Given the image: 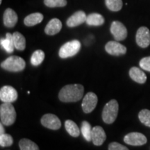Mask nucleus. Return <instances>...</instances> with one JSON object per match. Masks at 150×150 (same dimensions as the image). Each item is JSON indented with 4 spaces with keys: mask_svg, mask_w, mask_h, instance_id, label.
Returning a JSON list of instances; mask_svg holds the SVG:
<instances>
[{
    "mask_svg": "<svg viewBox=\"0 0 150 150\" xmlns=\"http://www.w3.org/2000/svg\"><path fill=\"white\" fill-rule=\"evenodd\" d=\"M110 30L114 38L117 41L124 40L127 36V28L119 21L112 22Z\"/></svg>",
    "mask_w": 150,
    "mask_h": 150,
    "instance_id": "obj_6",
    "label": "nucleus"
},
{
    "mask_svg": "<svg viewBox=\"0 0 150 150\" xmlns=\"http://www.w3.org/2000/svg\"><path fill=\"white\" fill-rule=\"evenodd\" d=\"M81 131L83 135V138L87 140V141H91L92 140V129L91 124L87 121H83L81 124Z\"/></svg>",
    "mask_w": 150,
    "mask_h": 150,
    "instance_id": "obj_24",
    "label": "nucleus"
},
{
    "mask_svg": "<svg viewBox=\"0 0 150 150\" xmlns=\"http://www.w3.org/2000/svg\"><path fill=\"white\" fill-rule=\"evenodd\" d=\"M119 105L115 99H112L104 106L102 111V120L106 124H112L117 118Z\"/></svg>",
    "mask_w": 150,
    "mask_h": 150,
    "instance_id": "obj_3",
    "label": "nucleus"
},
{
    "mask_svg": "<svg viewBox=\"0 0 150 150\" xmlns=\"http://www.w3.org/2000/svg\"><path fill=\"white\" fill-rule=\"evenodd\" d=\"M18 20V15L11 8H7L4 14V24L6 27L12 28L16 26Z\"/></svg>",
    "mask_w": 150,
    "mask_h": 150,
    "instance_id": "obj_15",
    "label": "nucleus"
},
{
    "mask_svg": "<svg viewBox=\"0 0 150 150\" xmlns=\"http://www.w3.org/2000/svg\"><path fill=\"white\" fill-rule=\"evenodd\" d=\"M1 2H2V0H0V4H1Z\"/></svg>",
    "mask_w": 150,
    "mask_h": 150,
    "instance_id": "obj_33",
    "label": "nucleus"
},
{
    "mask_svg": "<svg viewBox=\"0 0 150 150\" xmlns=\"http://www.w3.org/2000/svg\"><path fill=\"white\" fill-rule=\"evenodd\" d=\"M129 76L131 79L140 84L145 83L147 81V76L145 72L137 67H131L129 70Z\"/></svg>",
    "mask_w": 150,
    "mask_h": 150,
    "instance_id": "obj_17",
    "label": "nucleus"
},
{
    "mask_svg": "<svg viewBox=\"0 0 150 150\" xmlns=\"http://www.w3.org/2000/svg\"><path fill=\"white\" fill-rule=\"evenodd\" d=\"M18 92L11 86H4L0 90V99L1 102L12 103L17 100Z\"/></svg>",
    "mask_w": 150,
    "mask_h": 150,
    "instance_id": "obj_7",
    "label": "nucleus"
},
{
    "mask_svg": "<svg viewBox=\"0 0 150 150\" xmlns=\"http://www.w3.org/2000/svg\"><path fill=\"white\" fill-rule=\"evenodd\" d=\"M98 98L97 96L94 93L89 92L84 96L82 102V109L86 113H90L96 107Z\"/></svg>",
    "mask_w": 150,
    "mask_h": 150,
    "instance_id": "obj_9",
    "label": "nucleus"
},
{
    "mask_svg": "<svg viewBox=\"0 0 150 150\" xmlns=\"http://www.w3.org/2000/svg\"><path fill=\"white\" fill-rule=\"evenodd\" d=\"M105 3L109 10L115 12L120 11L123 5L122 0H105Z\"/></svg>",
    "mask_w": 150,
    "mask_h": 150,
    "instance_id": "obj_26",
    "label": "nucleus"
},
{
    "mask_svg": "<svg viewBox=\"0 0 150 150\" xmlns=\"http://www.w3.org/2000/svg\"><path fill=\"white\" fill-rule=\"evenodd\" d=\"M86 18H87V16L85 13L83 11H79L67 19V25L69 27H77L86 22Z\"/></svg>",
    "mask_w": 150,
    "mask_h": 150,
    "instance_id": "obj_13",
    "label": "nucleus"
},
{
    "mask_svg": "<svg viewBox=\"0 0 150 150\" xmlns=\"http://www.w3.org/2000/svg\"><path fill=\"white\" fill-rule=\"evenodd\" d=\"M43 15L40 13H34L30 14L24 18V23L27 27H33L38 24H40L43 20Z\"/></svg>",
    "mask_w": 150,
    "mask_h": 150,
    "instance_id": "obj_18",
    "label": "nucleus"
},
{
    "mask_svg": "<svg viewBox=\"0 0 150 150\" xmlns=\"http://www.w3.org/2000/svg\"><path fill=\"white\" fill-rule=\"evenodd\" d=\"M108 150H129V149L118 142H113L108 145Z\"/></svg>",
    "mask_w": 150,
    "mask_h": 150,
    "instance_id": "obj_31",
    "label": "nucleus"
},
{
    "mask_svg": "<svg viewBox=\"0 0 150 150\" xmlns=\"http://www.w3.org/2000/svg\"><path fill=\"white\" fill-rule=\"evenodd\" d=\"M1 45L8 53H12L15 48L13 34L7 33L5 38L1 39Z\"/></svg>",
    "mask_w": 150,
    "mask_h": 150,
    "instance_id": "obj_19",
    "label": "nucleus"
},
{
    "mask_svg": "<svg viewBox=\"0 0 150 150\" xmlns=\"http://www.w3.org/2000/svg\"><path fill=\"white\" fill-rule=\"evenodd\" d=\"M125 143L132 146H141L147 143V139L145 135L138 132L129 133L124 138Z\"/></svg>",
    "mask_w": 150,
    "mask_h": 150,
    "instance_id": "obj_8",
    "label": "nucleus"
},
{
    "mask_svg": "<svg viewBox=\"0 0 150 150\" xmlns=\"http://www.w3.org/2000/svg\"><path fill=\"white\" fill-rule=\"evenodd\" d=\"M44 4L47 7H64L67 4V0H44Z\"/></svg>",
    "mask_w": 150,
    "mask_h": 150,
    "instance_id": "obj_29",
    "label": "nucleus"
},
{
    "mask_svg": "<svg viewBox=\"0 0 150 150\" xmlns=\"http://www.w3.org/2000/svg\"><path fill=\"white\" fill-rule=\"evenodd\" d=\"M3 124L1 122V125H0V135L1 134H5V130H4V128L3 127Z\"/></svg>",
    "mask_w": 150,
    "mask_h": 150,
    "instance_id": "obj_32",
    "label": "nucleus"
},
{
    "mask_svg": "<svg viewBox=\"0 0 150 150\" xmlns=\"http://www.w3.org/2000/svg\"><path fill=\"white\" fill-rule=\"evenodd\" d=\"M86 22L90 26H101L104 23V18L99 13H92L87 16Z\"/></svg>",
    "mask_w": 150,
    "mask_h": 150,
    "instance_id": "obj_20",
    "label": "nucleus"
},
{
    "mask_svg": "<svg viewBox=\"0 0 150 150\" xmlns=\"http://www.w3.org/2000/svg\"><path fill=\"white\" fill-rule=\"evenodd\" d=\"M40 122L45 127L52 130H58L61 127V122L59 118L52 113H47L43 115Z\"/></svg>",
    "mask_w": 150,
    "mask_h": 150,
    "instance_id": "obj_10",
    "label": "nucleus"
},
{
    "mask_svg": "<svg viewBox=\"0 0 150 150\" xmlns=\"http://www.w3.org/2000/svg\"><path fill=\"white\" fill-rule=\"evenodd\" d=\"M138 118L140 121L145 126L150 127V110L143 109L140 110L138 114Z\"/></svg>",
    "mask_w": 150,
    "mask_h": 150,
    "instance_id": "obj_27",
    "label": "nucleus"
},
{
    "mask_svg": "<svg viewBox=\"0 0 150 150\" xmlns=\"http://www.w3.org/2000/svg\"><path fill=\"white\" fill-rule=\"evenodd\" d=\"M140 66L143 70L150 72V56L145 57L140 60Z\"/></svg>",
    "mask_w": 150,
    "mask_h": 150,
    "instance_id": "obj_30",
    "label": "nucleus"
},
{
    "mask_svg": "<svg viewBox=\"0 0 150 150\" xmlns=\"http://www.w3.org/2000/svg\"><path fill=\"white\" fill-rule=\"evenodd\" d=\"M106 139V133L102 127L96 126L93 128L92 131V141L96 146H100Z\"/></svg>",
    "mask_w": 150,
    "mask_h": 150,
    "instance_id": "obj_14",
    "label": "nucleus"
},
{
    "mask_svg": "<svg viewBox=\"0 0 150 150\" xmlns=\"http://www.w3.org/2000/svg\"><path fill=\"white\" fill-rule=\"evenodd\" d=\"M13 143V137L10 134H3L0 135V145L1 147H10Z\"/></svg>",
    "mask_w": 150,
    "mask_h": 150,
    "instance_id": "obj_28",
    "label": "nucleus"
},
{
    "mask_svg": "<svg viewBox=\"0 0 150 150\" xmlns=\"http://www.w3.org/2000/svg\"><path fill=\"white\" fill-rule=\"evenodd\" d=\"M84 88L81 84H68L60 91L59 98L63 102H76L82 98Z\"/></svg>",
    "mask_w": 150,
    "mask_h": 150,
    "instance_id": "obj_1",
    "label": "nucleus"
},
{
    "mask_svg": "<svg viewBox=\"0 0 150 150\" xmlns=\"http://www.w3.org/2000/svg\"><path fill=\"white\" fill-rule=\"evenodd\" d=\"M62 22L57 18H54L49 22L47 24L45 32L47 35H54L58 33L61 30Z\"/></svg>",
    "mask_w": 150,
    "mask_h": 150,
    "instance_id": "obj_16",
    "label": "nucleus"
},
{
    "mask_svg": "<svg viewBox=\"0 0 150 150\" xmlns=\"http://www.w3.org/2000/svg\"><path fill=\"white\" fill-rule=\"evenodd\" d=\"M45 59V53L42 50H36L31 57V63L33 66H38L42 63Z\"/></svg>",
    "mask_w": 150,
    "mask_h": 150,
    "instance_id": "obj_25",
    "label": "nucleus"
},
{
    "mask_svg": "<svg viewBox=\"0 0 150 150\" xmlns=\"http://www.w3.org/2000/svg\"><path fill=\"white\" fill-rule=\"evenodd\" d=\"M81 47V42L77 40H74L65 43L59 50V56L61 59H67L76 55Z\"/></svg>",
    "mask_w": 150,
    "mask_h": 150,
    "instance_id": "obj_5",
    "label": "nucleus"
},
{
    "mask_svg": "<svg viewBox=\"0 0 150 150\" xmlns=\"http://www.w3.org/2000/svg\"><path fill=\"white\" fill-rule=\"evenodd\" d=\"M15 48L20 51H23L26 48V39L22 33L15 32L13 34Z\"/></svg>",
    "mask_w": 150,
    "mask_h": 150,
    "instance_id": "obj_21",
    "label": "nucleus"
},
{
    "mask_svg": "<svg viewBox=\"0 0 150 150\" xmlns=\"http://www.w3.org/2000/svg\"><path fill=\"white\" fill-rule=\"evenodd\" d=\"M1 122L6 126H11L16 120V112L11 103L3 102L0 106Z\"/></svg>",
    "mask_w": 150,
    "mask_h": 150,
    "instance_id": "obj_2",
    "label": "nucleus"
},
{
    "mask_svg": "<svg viewBox=\"0 0 150 150\" xmlns=\"http://www.w3.org/2000/svg\"><path fill=\"white\" fill-rule=\"evenodd\" d=\"M136 40L138 45L142 48H146L150 45V31L148 28L141 27L137 31Z\"/></svg>",
    "mask_w": 150,
    "mask_h": 150,
    "instance_id": "obj_11",
    "label": "nucleus"
},
{
    "mask_svg": "<svg viewBox=\"0 0 150 150\" xmlns=\"http://www.w3.org/2000/svg\"><path fill=\"white\" fill-rule=\"evenodd\" d=\"M19 146L20 150H40L38 146L34 142L27 138L20 140L19 142Z\"/></svg>",
    "mask_w": 150,
    "mask_h": 150,
    "instance_id": "obj_23",
    "label": "nucleus"
},
{
    "mask_svg": "<svg viewBox=\"0 0 150 150\" xmlns=\"http://www.w3.org/2000/svg\"><path fill=\"white\" fill-rule=\"evenodd\" d=\"M105 50L112 56L124 55L127 53V47L116 41H110L105 45Z\"/></svg>",
    "mask_w": 150,
    "mask_h": 150,
    "instance_id": "obj_12",
    "label": "nucleus"
},
{
    "mask_svg": "<svg viewBox=\"0 0 150 150\" xmlns=\"http://www.w3.org/2000/svg\"><path fill=\"white\" fill-rule=\"evenodd\" d=\"M26 63L21 57L11 56L1 63V67L9 72H20L25 68Z\"/></svg>",
    "mask_w": 150,
    "mask_h": 150,
    "instance_id": "obj_4",
    "label": "nucleus"
},
{
    "mask_svg": "<svg viewBox=\"0 0 150 150\" xmlns=\"http://www.w3.org/2000/svg\"><path fill=\"white\" fill-rule=\"evenodd\" d=\"M65 127L69 134L72 137H78L80 135V130L76 124L70 120H67L65 122Z\"/></svg>",
    "mask_w": 150,
    "mask_h": 150,
    "instance_id": "obj_22",
    "label": "nucleus"
}]
</instances>
